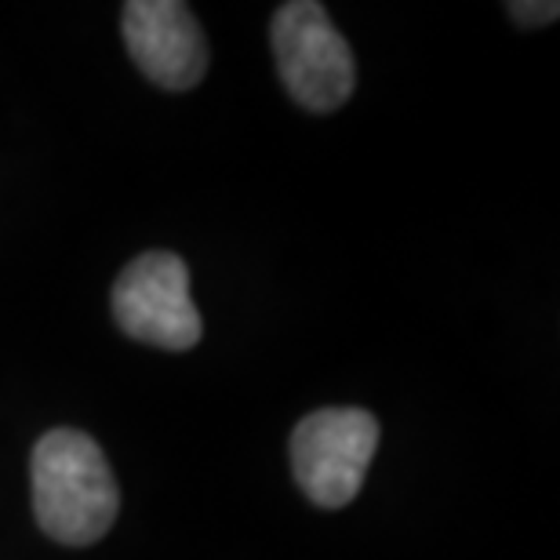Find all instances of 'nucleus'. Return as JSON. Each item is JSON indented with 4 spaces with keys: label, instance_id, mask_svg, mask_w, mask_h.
Returning <instances> with one entry per match:
<instances>
[{
    "label": "nucleus",
    "instance_id": "obj_1",
    "mask_svg": "<svg viewBox=\"0 0 560 560\" xmlns=\"http://www.w3.org/2000/svg\"><path fill=\"white\" fill-rule=\"evenodd\" d=\"M33 513L62 546H92L114 528L120 495L109 463L81 430H51L33 447Z\"/></svg>",
    "mask_w": 560,
    "mask_h": 560
},
{
    "label": "nucleus",
    "instance_id": "obj_2",
    "mask_svg": "<svg viewBox=\"0 0 560 560\" xmlns=\"http://www.w3.org/2000/svg\"><path fill=\"white\" fill-rule=\"evenodd\" d=\"M273 55L291 98L313 114H331L353 95V51L331 26L324 4L291 0L280 8L273 19Z\"/></svg>",
    "mask_w": 560,
    "mask_h": 560
},
{
    "label": "nucleus",
    "instance_id": "obj_3",
    "mask_svg": "<svg viewBox=\"0 0 560 560\" xmlns=\"http://www.w3.org/2000/svg\"><path fill=\"white\" fill-rule=\"evenodd\" d=\"M378 447V422L361 408H324L291 433V469L310 502L342 510L357 499Z\"/></svg>",
    "mask_w": 560,
    "mask_h": 560
},
{
    "label": "nucleus",
    "instance_id": "obj_4",
    "mask_svg": "<svg viewBox=\"0 0 560 560\" xmlns=\"http://www.w3.org/2000/svg\"><path fill=\"white\" fill-rule=\"evenodd\" d=\"M114 317L128 339L161 350H194L205 335L189 295V270L175 252H145L120 270Z\"/></svg>",
    "mask_w": 560,
    "mask_h": 560
},
{
    "label": "nucleus",
    "instance_id": "obj_5",
    "mask_svg": "<svg viewBox=\"0 0 560 560\" xmlns=\"http://www.w3.org/2000/svg\"><path fill=\"white\" fill-rule=\"evenodd\" d=\"M120 26L131 59L153 84L167 92L200 84L208 70V44L183 0H131Z\"/></svg>",
    "mask_w": 560,
    "mask_h": 560
},
{
    "label": "nucleus",
    "instance_id": "obj_6",
    "mask_svg": "<svg viewBox=\"0 0 560 560\" xmlns=\"http://www.w3.org/2000/svg\"><path fill=\"white\" fill-rule=\"evenodd\" d=\"M513 19L517 22H553L557 19V4H513Z\"/></svg>",
    "mask_w": 560,
    "mask_h": 560
}]
</instances>
